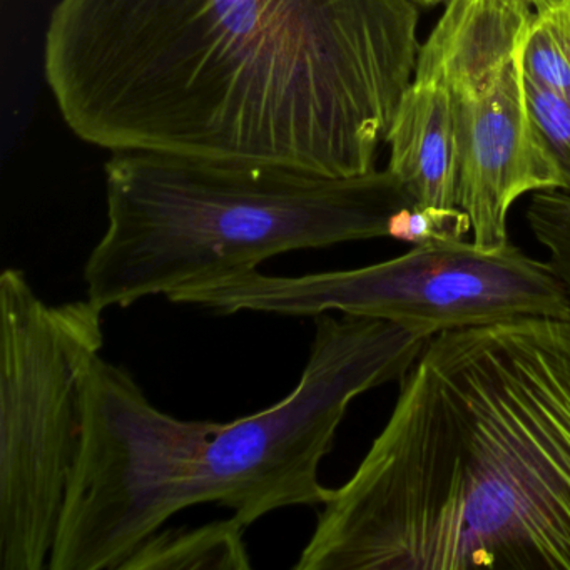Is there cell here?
<instances>
[{
	"label": "cell",
	"instance_id": "cell-1",
	"mask_svg": "<svg viewBox=\"0 0 570 570\" xmlns=\"http://www.w3.org/2000/svg\"><path fill=\"white\" fill-rule=\"evenodd\" d=\"M413 0H59L45 75L108 151L375 171L419 61Z\"/></svg>",
	"mask_w": 570,
	"mask_h": 570
},
{
	"label": "cell",
	"instance_id": "cell-2",
	"mask_svg": "<svg viewBox=\"0 0 570 570\" xmlns=\"http://www.w3.org/2000/svg\"><path fill=\"white\" fill-rule=\"evenodd\" d=\"M296 570H570V313L439 333Z\"/></svg>",
	"mask_w": 570,
	"mask_h": 570
},
{
	"label": "cell",
	"instance_id": "cell-3",
	"mask_svg": "<svg viewBox=\"0 0 570 570\" xmlns=\"http://www.w3.org/2000/svg\"><path fill=\"white\" fill-rule=\"evenodd\" d=\"M432 338L385 320L316 316L295 389L226 423L163 412L128 370L99 358L49 569L118 570L142 540L195 505L228 507L245 527L288 507L323 505L332 489L320 466L350 403L402 382Z\"/></svg>",
	"mask_w": 570,
	"mask_h": 570
},
{
	"label": "cell",
	"instance_id": "cell-4",
	"mask_svg": "<svg viewBox=\"0 0 570 570\" xmlns=\"http://www.w3.org/2000/svg\"><path fill=\"white\" fill-rule=\"evenodd\" d=\"M108 223L85 266L105 312L258 269L266 259L392 238L415 203L389 171L328 178L153 151L105 165Z\"/></svg>",
	"mask_w": 570,
	"mask_h": 570
},
{
	"label": "cell",
	"instance_id": "cell-5",
	"mask_svg": "<svg viewBox=\"0 0 570 570\" xmlns=\"http://www.w3.org/2000/svg\"><path fill=\"white\" fill-rule=\"evenodd\" d=\"M102 309L46 302L24 272L0 275V567L49 566L81 449Z\"/></svg>",
	"mask_w": 570,
	"mask_h": 570
},
{
	"label": "cell",
	"instance_id": "cell-6",
	"mask_svg": "<svg viewBox=\"0 0 570 570\" xmlns=\"http://www.w3.org/2000/svg\"><path fill=\"white\" fill-rule=\"evenodd\" d=\"M218 313H325L385 320L430 335L523 316H563L570 296L549 263L512 243L487 249L463 239L413 245L375 265L302 276L253 269L171 296Z\"/></svg>",
	"mask_w": 570,
	"mask_h": 570
},
{
	"label": "cell",
	"instance_id": "cell-7",
	"mask_svg": "<svg viewBox=\"0 0 570 570\" xmlns=\"http://www.w3.org/2000/svg\"><path fill=\"white\" fill-rule=\"evenodd\" d=\"M532 18L525 0H449L420 46L413 75L449 91L456 206L469 216L473 243L487 249L509 245L507 219L517 199L563 188L527 101L522 49Z\"/></svg>",
	"mask_w": 570,
	"mask_h": 570
},
{
	"label": "cell",
	"instance_id": "cell-8",
	"mask_svg": "<svg viewBox=\"0 0 570 570\" xmlns=\"http://www.w3.org/2000/svg\"><path fill=\"white\" fill-rule=\"evenodd\" d=\"M389 171L420 208L453 209L459 149L449 91L413 76L386 135Z\"/></svg>",
	"mask_w": 570,
	"mask_h": 570
},
{
	"label": "cell",
	"instance_id": "cell-9",
	"mask_svg": "<svg viewBox=\"0 0 570 570\" xmlns=\"http://www.w3.org/2000/svg\"><path fill=\"white\" fill-rule=\"evenodd\" d=\"M245 529L235 517L193 529H159L118 570H248Z\"/></svg>",
	"mask_w": 570,
	"mask_h": 570
},
{
	"label": "cell",
	"instance_id": "cell-10",
	"mask_svg": "<svg viewBox=\"0 0 570 570\" xmlns=\"http://www.w3.org/2000/svg\"><path fill=\"white\" fill-rule=\"evenodd\" d=\"M523 76L570 101V0L533 8L522 49Z\"/></svg>",
	"mask_w": 570,
	"mask_h": 570
},
{
	"label": "cell",
	"instance_id": "cell-11",
	"mask_svg": "<svg viewBox=\"0 0 570 570\" xmlns=\"http://www.w3.org/2000/svg\"><path fill=\"white\" fill-rule=\"evenodd\" d=\"M527 223L537 242L546 248L547 263L570 296V195L533 193Z\"/></svg>",
	"mask_w": 570,
	"mask_h": 570
},
{
	"label": "cell",
	"instance_id": "cell-12",
	"mask_svg": "<svg viewBox=\"0 0 570 570\" xmlns=\"http://www.w3.org/2000/svg\"><path fill=\"white\" fill-rule=\"evenodd\" d=\"M525 79L527 101L533 125L562 176V191L570 195V101Z\"/></svg>",
	"mask_w": 570,
	"mask_h": 570
},
{
	"label": "cell",
	"instance_id": "cell-13",
	"mask_svg": "<svg viewBox=\"0 0 570 570\" xmlns=\"http://www.w3.org/2000/svg\"><path fill=\"white\" fill-rule=\"evenodd\" d=\"M415 4L425 6V8H432V6L440 4L443 0H413Z\"/></svg>",
	"mask_w": 570,
	"mask_h": 570
},
{
	"label": "cell",
	"instance_id": "cell-14",
	"mask_svg": "<svg viewBox=\"0 0 570 570\" xmlns=\"http://www.w3.org/2000/svg\"><path fill=\"white\" fill-rule=\"evenodd\" d=\"M527 4L532 6V8H537V6L543 4L546 0H525Z\"/></svg>",
	"mask_w": 570,
	"mask_h": 570
}]
</instances>
